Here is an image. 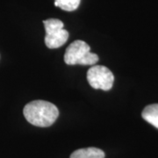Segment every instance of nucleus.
I'll use <instances>...</instances> for the list:
<instances>
[{
  "instance_id": "423d86ee",
  "label": "nucleus",
  "mask_w": 158,
  "mask_h": 158,
  "mask_svg": "<svg viewBox=\"0 0 158 158\" xmlns=\"http://www.w3.org/2000/svg\"><path fill=\"white\" fill-rule=\"evenodd\" d=\"M141 116L149 124L158 128V104L146 106L142 111Z\"/></svg>"
},
{
  "instance_id": "f257e3e1",
  "label": "nucleus",
  "mask_w": 158,
  "mask_h": 158,
  "mask_svg": "<svg viewBox=\"0 0 158 158\" xmlns=\"http://www.w3.org/2000/svg\"><path fill=\"white\" fill-rule=\"evenodd\" d=\"M23 113L30 124L40 127H48L57 119L59 110L50 102L34 100L24 107Z\"/></svg>"
},
{
  "instance_id": "20e7f679",
  "label": "nucleus",
  "mask_w": 158,
  "mask_h": 158,
  "mask_svg": "<svg viewBox=\"0 0 158 158\" xmlns=\"http://www.w3.org/2000/svg\"><path fill=\"white\" fill-rule=\"evenodd\" d=\"M87 80L93 89L109 90L113 87L114 76L106 66L92 65L87 71Z\"/></svg>"
},
{
  "instance_id": "f03ea898",
  "label": "nucleus",
  "mask_w": 158,
  "mask_h": 158,
  "mask_svg": "<svg viewBox=\"0 0 158 158\" xmlns=\"http://www.w3.org/2000/svg\"><path fill=\"white\" fill-rule=\"evenodd\" d=\"M90 50V46L85 41L75 40L66 49L64 62L68 65H95L98 62V56Z\"/></svg>"
},
{
  "instance_id": "0eeeda50",
  "label": "nucleus",
  "mask_w": 158,
  "mask_h": 158,
  "mask_svg": "<svg viewBox=\"0 0 158 158\" xmlns=\"http://www.w3.org/2000/svg\"><path fill=\"white\" fill-rule=\"evenodd\" d=\"M80 2L81 0H55V6L63 11H72L78 8Z\"/></svg>"
},
{
  "instance_id": "39448f33",
  "label": "nucleus",
  "mask_w": 158,
  "mask_h": 158,
  "mask_svg": "<svg viewBox=\"0 0 158 158\" xmlns=\"http://www.w3.org/2000/svg\"><path fill=\"white\" fill-rule=\"evenodd\" d=\"M70 158H105V153L98 148H85L74 151Z\"/></svg>"
},
{
  "instance_id": "7ed1b4c3",
  "label": "nucleus",
  "mask_w": 158,
  "mask_h": 158,
  "mask_svg": "<svg viewBox=\"0 0 158 158\" xmlns=\"http://www.w3.org/2000/svg\"><path fill=\"white\" fill-rule=\"evenodd\" d=\"M46 30L45 44L48 48H58L63 46L69 39V33L63 28V22L57 19L43 21Z\"/></svg>"
}]
</instances>
